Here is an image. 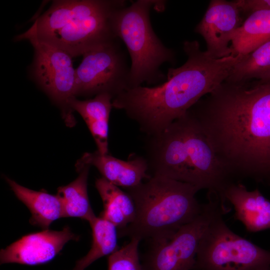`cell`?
<instances>
[{
    "label": "cell",
    "mask_w": 270,
    "mask_h": 270,
    "mask_svg": "<svg viewBox=\"0 0 270 270\" xmlns=\"http://www.w3.org/2000/svg\"><path fill=\"white\" fill-rule=\"evenodd\" d=\"M95 186L104 206L100 216L114 224L118 230L130 224L136 216V207L129 194L103 177L96 180Z\"/></svg>",
    "instance_id": "ac0fdd59"
},
{
    "label": "cell",
    "mask_w": 270,
    "mask_h": 270,
    "mask_svg": "<svg viewBox=\"0 0 270 270\" xmlns=\"http://www.w3.org/2000/svg\"><path fill=\"white\" fill-rule=\"evenodd\" d=\"M124 0H61L50 7L17 41L34 39L62 50L72 58L117 38L111 18Z\"/></svg>",
    "instance_id": "3957f363"
},
{
    "label": "cell",
    "mask_w": 270,
    "mask_h": 270,
    "mask_svg": "<svg viewBox=\"0 0 270 270\" xmlns=\"http://www.w3.org/2000/svg\"><path fill=\"white\" fill-rule=\"evenodd\" d=\"M113 99L110 94L102 93L86 100L75 98L69 104L71 110L77 112L86 122L97 151L102 154H108V122Z\"/></svg>",
    "instance_id": "2e32d148"
},
{
    "label": "cell",
    "mask_w": 270,
    "mask_h": 270,
    "mask_svg": "<svg viewBox=\"0 0 270 270\" xmlns=\"http://www.w3.org/2000/svg\"><path fill=\"white\" fill-rule=\"evenodd\" d=\"M149 137L146 158L150 175L194 185L184 128L180 118L162 132Z\"/></svg>",
    "instance_id": "8fae6325"
},
{
    "label": "cell",
    "mask_w": 270,
    "mask_h": 270,
    "mask_svg": "<svg viewBox=\"0 0 270 270\" xmlns=\"http://www.w3.org/2000/svg\"><path fill=\"white\" fill-rule=\"evenodd\" d=\"M84 166H94L102 177L125 189L136 186L143 180L151 177L146 159L139 156L126 161L108 154H102L96 150L84 154L76 164L77 170Z\"/></svg>",
    "instance_id": "5bb4252c"
},
{
    "label": "cell",
    "mask_w": 270,
    "mask_h": 270,
    "mask_svg": "<svg viewBox=\"0 0 270 270\" xmlns=\"http://www.w3.org/2000/svg\"></svg>",
    "instance_id": "d4e9b609"
},
{
    "label": "cell",
    "mask_w": 270,
    "mask_h": 270,
    "mask_svg": "<svg viewBox=\"0 0 270 270\" xmlns=\"http://www.w3.org/2000/svg\"><path fill=\"white\" fill-rule=\"evenodd\" d=\"M28 40L34 48L32 67L36 80L60 106L65 122L72 125L74 118L69 104L76 96L72 58L62 50L36 40Z\"/></svg>",
    "instance_id": "9c48e42d"
},
{
    "label": "cell",
    "mask_w": 270,
    "mask_h": 270,
    "mask_svg": "<svg viewBox=\"0 0 270 270\" xmlns=\"http://www.w3.org/2000/svg\"><path fill=\"white\" fill-rule=\"evenodd\" d=\"M220 213L201 238L193 270H270V252L236 234Z\"/></svg>",
    "instance_id": "8992f818"
},
{
    "label": "cell",
    "mask_w": 270,
    "mask_h": 270,
    "mask_svg": "<svg viewBox=\"0 0 270 270\" xmlns=\"http://www.w3.org/2000/svg\"><path fill=\"white\" fill-rule=\"evenodd\" d=\"M88 222L92 230L91 248L85 256L76 262L72 270H84L97 260L110 256L120 248L118 245V228L114 224L96 215Z\"/></svg>",
    "instance_id": "44dd1931"
},
{
    "label": "cell",
    "mask_w": 270,
    "mask_h": 270,
    "mask_svg": "<svg viewBox=\"0 0 270 270\" xmlns=\"http://www.w3.org/2000/svg\"><path fill=\"white\" fill-rule=\"evenodd\" d=\"M140 241L132 238L108 259V270H142L138 252Z\"/></svg>",
    "instance_id": "603a6c76"
},
{
    "label": "cell",
    "mask_w": 270,
    "mask_h": 270,
    "mask_svg": "<svg viewBox=\"0 0 270 270\" xmlns=\"http://www.w3.org/2000/svg\"><path fill=\"white\" fill-rule=\"evenodd\" d=\"M78 240L68 226L59 231L48 229L28 234L1 250L0 264H44L54 259L68 241Z\"/></svg>",
    "instance_id": "4fadbf2b"
},
{
    "label": "cell",
    "mask_w": 270,
    "mask_h": 270,
    "mask_svg": "<svg viewBox=\"0 0 270 270\" xmlns=\"http://www.w3.org/2000/svg\"><path fill=\"white\" fill-rule=\"evenodd\" d=\"M236 2L242 14H250L256 11L270 10V0H238Z\"/></svg>",
    "instance_id": "cb8c5ba5"
},
{
    "label": "cell",
    "mask_w": 270,
    "mask_h": 270,
    "mask_svg": "<svg viewBox=\"0 0 270 270\" xmlns=\"http://www.w3.org/2000/svg\"><path fill=\"white\" fill-rule=\"evenodd\" d=\"M90 166L78 170L79 175L69 184L58 188L56 195L63 208L64 218H80L88 222L95 215L88 194V178Z\"/></svg>",
    "instance_id": "ffe728a7"
},
{
    "label": "cell",
    "mask_w": 270,
    "mask_h": 270,
    "mask_svg": "<svg viewBox=\"0 0 270 270\" xmlns=\"http://www.w3.org/2000/svg\"><path fill=\"white\" fill-rule=\"evenodd\" d=\"M6 180L17 198L29 209L30 224L48 230L54 221L64 218L62 206L56 194L29 189L8 178Z\"/></svg>",
    "instance_id": "e0dca14e"
},
{
    "label": "cell",
    "mask_w": 270,
    "mask_h": 270,
    "mask_svg": "<svg viewBox=\"0 0 270 270\" xmlns=\"http://www.w3.org/2000/svg\"><path fill=\"white\" fill-rule=\"evenodd\" d=\"M227 212L220 200L208 198L201 213L172 237L150 240L141 262L142 270H193L204 232L216 216Z\"/></svg>",
    "instance_id": "52a82bcc"
},
{
    "label": "cell",
    "mask_w": 270,
    "mask_h": 270,
    "mask_svg": "<svg viewBox=\"0 0 270 270\" xmlns=\"http://www.w3.org/2000/svg\"><path fill=\"white\" fill-rule=\"evenodd\" d=\"M117 39L84 53L76 68V96L108 93L114 98L128 89L130 66Z\"/></svg>",
    "instance_id": "ba28073f"
},
{
    "label": "cell",
    "mask_w": 270,
    "mask_h": 270,
    "mask_svg": "<svg viewBox=\"0 0 270 270\" xmlns=\"http://www.w3.org/2000/svg\"><path fill=\"white\" fill-rule=\"evenodd\" d=\"M183 49L186 61L169 68L165 82L128 89L112 100L113 108L123 110L148 136L163 131L217 88L243 56L216 58L202 51L196 40L186 41Z\"/></svg>",
    "instance_id": "7a4b0ae2"
},
{
    "label": "cell",
    "mask_w": 270,
    "mask_h": 270,
    "mask_svg": "<svg viewBox=\"0 0 270 270\" xmlns=\"http://www.w3.org/2000/svg\"><path fill=\"white\" fill-rule=\"evenodd\" d=\"M136 207L134 221L118 230L120 238L159 240L170 238L194 220L203 205L196 198L200 190L187 182L160 176L126 188Z\"/></svg>",
    "instance_id": "277c9868"
},
{
    "label": "cell",
    "mask_w": 270,
    "mask_h": 270,
    "mask_svg": "<svg viewBox=\"0 0 270 270\" xmlns=\"http://www.w3.org/2000/svg\"><path fill=\"white\" fill-rule=\"evenodd\" d=\"M252 80L270 82V40L243 56L225 81L238 82Z\"/></svg>",
    "instance_id": "7402d4cb"
},
{
    "label": "cell",
    "mask_w": 270,
    "mask_h": 270,
    "mask_svg": "<svg viewBox=\"0 0 270 270\" xmlns=\"http://www.w3.org/2000/svg\"><path fill=\"white\" fill-rule=\"evenodd\" d=\"M164 1L138 0L115 10L111 25L115 36L125 44L131 59L128 89L163 81L160 70L165 62L174 60V51L166 47L154 31L150 18L152 8L162 10Z\"/></svg>",
    "instance_id": "5b68a950"
},
{
    "label": "cell",
    "mask_w": 270,
    "mask_h": 270,
    "mask_svg": "<svg viewBox=\"0 0 270 270\" xmlns=\"http://www.w3.org/2000/svg\"><path fill=\"white\" fill-rule=\"evenodd\" d=\"M184 128L194 185L224 204V192L234 183L219 161L206 136L188 110L180 118Z\"/></svg>",
    "instance_id": "30bf717a"
},
{
    "label": "cell",
    "mask_w": 270,
    "mask_h": 270,
    "mask_svg": "<svg viewBox=\"0 0 270 270\" xmlns=\"http://www.w3.org/2000/svg\"><path fill=\"white\" fill-rule=\"evenodd\" d=\"M188 111L234 182L270 186V82L224 81Z\"/></svg>",
    "instance_id": "6da1fadb"
},
{
    "label": "cell",
    "mask_w": 270,
    "mask_h": 270,
    "mask_svg": "<svg viewBox=\"0 0 270 270\" xmlns=\"http://www.w3.org/2000/svg\"><path fill=\"white\" fill-rule=\"evenodd\" d=\"M226 200L235 211V218L248 232H255L270 228V200L258 189L248 190L240 182L230 184L224 192Z\"/></svg>",
    "instance_id": "9a60e30c"
},
{
    "label": "cell",
    "mask_w": 270,
    "mask_h": 270,
    "mask_svg": "<svg viewBox=\"0 0 270 270\" xmlns=\"http://www.w3.org/2000/svg\"><path fill=\"white\" fill-rule=\"evenodd\" d=\"M270 40V10L248 15L234 32L232 40V54H247Z\"/></svg>",
    "instance_id": "d6986e66"
},
{
    "label": "cell",
    "mask_w": 270,
    "mask_h": 270,
    "mask_svg": "<svg viewBox=\"0 0 270 270\" xmlns=\"http://www.w3.org/2000/svg\"><path fill=\"white\" fill-rule=\"evenodd\" d=\"M241 14L236 0L210 1L194 31L203 37L206 44V51L212 56L222 58L232 54L229 44L243 22Z\"/></svg>",
    "instance_id": "7c38bea8"
}]
</instances>
